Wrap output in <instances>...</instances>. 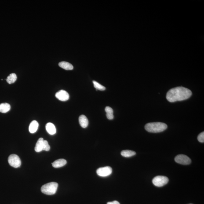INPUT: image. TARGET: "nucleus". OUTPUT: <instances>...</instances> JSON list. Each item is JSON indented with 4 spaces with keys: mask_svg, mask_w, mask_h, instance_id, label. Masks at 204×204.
Here are the masks:
<instances>
[{
    "mask_svg": "<svg viewBox=\"0 0 204 204\" xmlns=\"http://www.w3.org/2000/svg\"></svg>",
    "mask_w": 204,
    "mask_h": 204,
    "instance_id": "5701e85b",
    "label": "nucleus"
},
{
    "mask_svg": "<svg viewBox=\"0 0 204 204\" xmlns=\"http://www.w3.org/2000/svg\"><path fill=\"white\" fill-rule=\"evenodd\" d=\"M107 204H120V203L118 201H114L113 202H108Z\"/></svg>",
    "mask_w": 204,
    "mask_h": 204,
    "instance_id": "4be33fe9",
    "label": "nucleus"
},
{
    "mask_svg": "<svg viewBox=\"0 0 204 204\" xmlns=\"http://www.w3.org/2000/svg\"><path fill=\"white\" fill-rule=\"evenodd\" d=\"M106 113V116L107 119L109 120H111L114 119V111L112 109L111 107L107 106L105 109Z\"/></svg>",
    "mask_w": 204,
    "mask_h": 204,
    "instance_id": "dca6fc26",
    "label": "nucleus"
},
{
    "mask_svg": "<svg viewBox=\"0 0 204 204\" xmlns=\"http://www.w3.org/2000/svg\"><path fill=\"white\" fill-rule=\"evenodd\" d=\"M192 92L189 89L183 87H178L170 90L166 98L169 102L173 103L187 100L191 97Z\"/></svg>",
    "mask_w": 204,
    "mask_h": 204,
    "instance_id": "f257e3e1",
    "label": "nucleus"
},
{
    "mask_svg": "<svg viewBox=\"0 0 204 204\" xmlns=\"http://www.w3.org/2000/svg\"><path fill=\"white\" fill-rule=\"evenodd\" d=\"M39 127V124L37 121L34 120L30 123L29 130L31 133H34L37 131Z\"/></svg>",
    "mask_w": 204,
    "mask_h": 204,
    "instance_id": "ddd939ff",
    "label": "nucleus"
},
{
    "mask_svg": "<svg viewBox=\"0 0 204 204\" xmlns=\"http://www.w3.org/2000/svg\"><path fill=\"white\" fill-rule=\"evenodd\" d=\"M58 184L57 183L50 182L47 183L42 186L41 191L43 193L47 195H52L56 193L57 191Z\"/></svg>",
    "mask_w": 204,
    "mask_h": 204,
    "instance_id": "7ed1b4c3",
    "label": "nucleus"
},
{
    "mask_svg": "<svg viewBox=\"0 0 204 204\" xmlns=\"http://www.w3.org/2000/svg\"><path fill=\"white\" fill-rule=\"evenodd\" d=\"M8 162L11 166L15 168L19 167L21 165V161L18 156L12 154L8 158Z\"/></svg>",
    "mask_w": 204,
    "mask_h": 204,
    "instance_id": "39448f33",
    "label": "nucleus"
},
{
    "mask_svg": "<svg viewBox=\"0 0 204 204\" xmlns=\"http://www.w3.org/2000/svg\"><path fill=\"white\" fill-rule=\"evenodd\" d=\"M67 163V161L64 159H60L56 160L52 163V166L55 168L62 167L65 165Z\"/></svg>",
    "mask_w": 204,
    "mask_h": 204,
    "instance_id": "9b49d317",
    "label": "nucleus"
},
{
    "mask_svg": "<svg viewBox=\"0 0 204 204\" xmlns=\"http://www.w3.org/2000/svg\"><path fill=\"white\" fill-rule=\"evenodd\" d=\"M175 161L177 163L183 165H189L191 162V160L188 157L183 154L176 156L175 158Z\"/></svg>",
    "mask_w": 204,
    "mask_h": 204,
    "instance_id": "423d86ee",
    "label": "nucleus"
},
{
    "mask_svg": "<svg viewBox=\"0 0 204 204\" xmlns=\"http://www.w3.org/2000/svg\"><path fill=\"white\" fill-rule=\"evenodd\" d=\"M79 121L81 127L85 128L88 126L89 121L87 117L85 115H81L79 117Z\"/></svg>",
    "mask_w": 204,
    "mask_h": 204,
    "instance_id": "9d476101",
    "label": "nucleus"
},
{
    "mask_svg": "<svg viewBox=\"0 0 204 204\" xmlns=\"http://www.w3.org/2000/svg\"><path fill=\"white\" fill-rule=\"evenodd\" d=\"M44 141V140L42 138H41L39 139L37 142L35 148H34V150L36 152H39L43 151Z\"/></svg>",
    "mask_w": 204,
    "mask_h": 204,
    "instance_id": "f8f14e48",
    "label": "nucleus"
},
{
    "mask_svg": "<svg viewBox=\"0 0 204 204\" xmlns=\"http://www.w3.org/2000/svg\"><path fill=\"white\" fill-rule=\"evenodd\" d=\"M93 82L94 85V86L96 90L101 91H103L105 90L106 88L103 85H100L98 82H96L95 81H93Z\"/></svg>",
    "mask_w": 204,
    "mask_h": 204,
    "instance_id": "6ab92c4d",
    "label": "nucleus"
},
{
    "mask_svg": "<svg viewBox=\"0 0 204 204\" xmlns=\"http://www.w3.org/2000/svg\"><path fill=\"white\" fill-rule=\"evenodd\" d=\"M198 140L200 142H204V132H202L198 136Z\"/></svg>",
    "mask_w": 204,
    "mask_h": 204,
    "instance_id": "412c9836",
    "label": "nucleus"
},
{
    "mask_svg": "<svg viewBox=\"0 0 204 204\" xmlns=\"http://www.w3.org/2000/svg\"><path fill=\"white\" fill-rule=\"evenodd\" d=\"M59 66L62 68L67 70H72L74 68V67L72 64H70L68 62L62 61L59 63Z\"/></svg>",
    "mask_w": 204,
    "mask_h": 204,
    "instance_id": "4468645a",
    "label": "nucleus"
},
{
    "mask_svg": "<svg viewBox=\"0 0 204 204\" xmlns=\"http://www.w3.org/2000/svg\"><path fill=\"white\" fill-rule=\"evenodd\" d=\"M112 168L109 166H106L105 167L99 168L96 171L97 174L99 176L105 177L111 175L112 173Z\"/></svg>",
    "mask_w": 204,
    "mask_h": 204,
    "instance_id": "0eeeda50",
    "label": "nucleus"
},
{
    "mask_svg": "<svg viewBox=\"0 0 204 204\" xmlns=\"http://www.w3.org/2000/svg\"><path fill=\"white\" fill-rule=\"evenodd\" d=\"M11 109L10 105L7 103H3L0 104V112L6 113Z\"/></svg>",
    "mask_w": 204,
    "mask_h": 204,
    "instance_id": "2eb2a0df",
    "label": "nucleus"
},
{
    "mask_svg": "<svg viewBox=\"0 0 204 204\" xmlns=\"http://www.w3.org/2000/svg\"><path fill=\"white\" fill-rule=\"evenodd\" d=\"M168 128L166 124L161 122H150L145 125L146 130L151 133H159L166 130Z\"/></svg>",
    "mask_w": 204,
    "mask_h": 204,
    "instance_id": "f03ea898",
    "label": "nucleus"
},
{
    "mask_svg": "<svg viewBox=\"0 0 204 204\" xmlns=\"http://www.w3.org/2000/svg\"><path fill=\"white\" fill-rule=\"evenodd\" d=\"M55 96L57 99L62 101H66L69 98V95L65 90H60L56 93Z\"/></svg>",
    "mask_w": 204,
    "mask_h": 204,
    "instance_id": "6e6552de",
    "label": "nucleus"
},
{
    "mask_svg": "<svg viewBox=\"0 0 204 204\" xmlns=\"http://www.w3.org/2000/svg\"><path fill=\"white\" fill-rule=\"evenodd\" d=\"M136 153L135 152L130 150H124L121 152V155L125 157H130L136 155Z\"/></svg>",
    "mask_w": 204,
    "mask_h": 204,
    "instance_id": "f3484780",
    "label": "nucleus"
},
{
    "mask_svg": "<svg viewBox=\"0 0 204 204\" xmlns=\"http://www.w3.org/2000/svg\"><path fill=\"white\" fill-rule=\"evenodd\" d=\"M17 77L16 74H11L7 77V81L9 84H12L14 83L16 81Z\"/></svg>",
    "mask_w": 204,
    "mask_h": 204,
    "instance_id": "a211bd4d",
    "label": "nucleus"
},
{
    "mask_svg": "<svg viewBox=\"0 0 204 204\" xmlns=\"http://www.w3.org/2000/svg\"><path fill=\"white\" fill-rule=\"evenodd\" d=\"M169 181V179L166 176H157L152 180L153 184L156 187H161L166 185Z\"/></svg>",
    "mask_w": 204,
    "mask_h": 204,
    "instance_id": "20e7f679",
    "label": "nucleus"
},
{
    "mask_svg": "<svg viewBox=\"0 0 204 204\" xmlns=\"http://www.w3.org/2000/svg\"><path fill=\"white\" fill-rule=\"evenodd\" d=\"M47 131L49 134L53 135L56 133V129L55 125L53 123L49 122L47 123L45 126Z\"/></svg>",
    "mask_w": 204,
    "mask_h": 204,
    "instance_id": "1a4fd4ad",
    "label": "nucleus"
},
{
    "mask_svg": "<svg viewBox=\"0 0 204 204\" xmlns=\"http://www.w3.org/2000/svg\"><path fill=\"white\" fill-rule=\"evenodd\" d=\"M50 147L49 146V143L47 140L44 141L43 142V151H49L50 150Z\"/></svg>",
    "mask_w": 204,
    "mask_h": 204,
    "instance_id": "aec40b11",
    "label": "nucleus"
}]
</instances>
